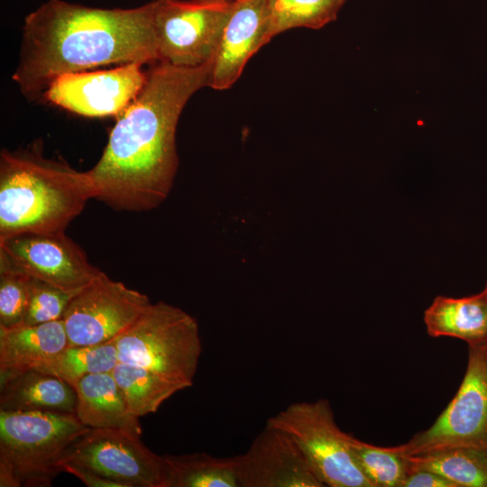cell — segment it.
Segmentation results:
<instances>
[{
    "instance_id": "obj_1",
    "label": "cell",
    "mask_w": 487,
    "mask_h": 487,
    "mask_svg": "<svg viewBox=\"0 0 487 487\" xmlns=\"http://www.w3.org/2000/svg\"><path fill=\"white\" fill-rule=\"evenodd\" d=\"M211 62L177 67L157 61L128 106L117 115L107 144L87 170L94 198L118 211L158 207L178 170L176 130L179 115L198 90L208 87Z\"/></svg>"
},
{
    "instance_id": "obj_2",
    "label": "cell",
    "mask_w": 487,
    "mask_h": 487,
    "mask_svg": "<svg viewBox=\"0 0 487 487\" xmlns=\"http://www.w3.org/2000/svg\"><path fill=\"white\" fill-rule=\"evenodd\" d=\"M157 61L153 1L123 9L48 0L24 18L13 79L34 99L63 74Z\"/></svg>"
},
{
    "instance_id": "obj_3",
    "label": "cell",
    "mask_w": 487,
    "mask_h": 487,
    "mask_svg": "<svg viewBox=\"0 0 487 487\" xmlns=\"http://www.w3.org/2000/svg\"><path fill=\"white\" fill-rule=\"evenodd\" d=\"M87 171L47 159L39 150H2L0 239L23 233L64 232L94 198Z\"/></svg>"
},
{
    "instance_id": "obj_4",
    "label": "cell",
    "mask_w": 487,
    "mask_h": 487,
    "mask_svg": "<svg viewBox=\"0 0 487 487\" xmlns=\"http://www.w3.org/2000/svg\"><path fill=\"white\" fill-rule=\"evenodd\" d=\"M89 429L71 413L0 411V486H51L66 449Z\"/></svg>"
},
{
    "instance_id": "obj_5",
    "label": "cell",
    "mask_w": 487,
    "mask_h": 487,
    "mask_svg": "<svg viewBox=\"0 0 487 487\" xmlns=\"http://www.w3.org/2000/svg\"><path fill=\"white\" fill-rule=\"evenodd\" d=\"M114 342L119 362L193 385L202 345L197 320L183 309L164 301L151 303Z\"/></svg>"
},
{
    "instance_id": "obj_6",
    "label": "cell",
    "mask_w": 487,
    "mask_h": 487,
    "mask_svg": "<svg viewBox=\"0 0 487 487\" xmlns=\"http://www.w3.org/2000/svg\"><path fill=\"white\" fill-rule=\"evenodd\" d=\"M266 425L294 440L324 486L372 487L356 464L353 436L337 426L327 400L291 403Z\"/></svg>"
},
{
    "instance_id": "obj_7",
    "label": "cell",
    "mask_w": 487,
    "mask_h": 487,
    "mask_svg": "<svg viewBox=\"0 0 487 487\" xmlns=\"http://www.w3.org/2000/svg\"><path fill=\"white\" fill-rule=\"evenodd\" d=\"M159 61L198 67L212 61L234 0H153Z\"/></svg>"
},
{
    "instance_id": "obj_8",
    "label": "cell",
    "mask_w": 487,
    "mask_h": 487,
    "mask_svg": "<svg viewBox=\"0 0 487 487\" xmlns=\"http://www.w3.org/2000/svg\"><path fill=\"white\" fill-rule=\"evenodd\" d=\"M455 446L487 450V344L468 345V362L460 387L427 429L398 446L405 455Z\"/></svg>"
},
{
    "instance_id": "obj_9",
    "label": "cell",
    "mask_w": 487,
    "mask_h": 487,
    "mask_svg": "<svg viewBox=\"0 0 487 487\" xmlns=\"http://www.w3.org/2000/svg\"><path fill=\"white\" fill-rule=\"evenodd\" d=\"M138 290L100 273L78 291L62 320L69 345L87 346L114 341L151 305Z\"/></svg>"
},
{
    "instance_id": "obj_10",
    "label": "cell",
    "mask_w": 487,
    "mask_h": 487,
    "mask_svg": "<svg viewBox=\"0 0 487 487\" xmlns=\"http://www.w3.org/2000/svg\"><path fill=\"white\" fill-rule=\"evenodd\" d=\"M0 268L67 291H79L99 273L64 232L23 233L0 239Z\"/></svg>"
},
{
    "instance_id": "obj_11",
    "label": "cell",
    "mask_w": 487,
    "mask_h": 487,
    "mask_svg": "<svg viewBox=\"0 0 487 487\" xmlns=\"http://www.w3.org/2000/svg\"><path fill=\"white\" fill-rule=\"evenodd\" d=\"M60 461L84 465L124 487L165 484L162 455L146 447L141 436L118 429L90 428L69 445Z\"/></svg>"
},
{
    "instance_id": "obj_12",
    "label": "cell",
    "mask_w": 487,
    "mask_h": 487,
    "mask_svg": "<svg viewBox=\"0 0 487 487\" xmlns=\"http://www.w3.org/2000/svg\"><path fill=\"white\" fill-rule=\"evenodd\" d=\"M142 65L133 62L111 69L63 74L50 84L43 96L51 103L81 115H119L146 81Z\"/></svg>"
},
{
    "instance_id": "obj_13",
    "label": "cell",
    "mask_w": 487,
    "mask_h": 487,
    "mask_svg": "<svg viewBox=\"0 0 487 487\" xmlns=\"http://www.w3.org/2000/svg\"><path fill=\"white\" fill-rule=\"evenodd\" d=\"M239 487H323L298 445L268 425L236 455Z\"/></svg>"
},
{
    "instance_id": "obj_14",
    "label": "cell",
    "mask_w": 487,
    "mask_h": 487,
    "mask_svg": "<svg viewBox=\"0 0 487 487\" xmlns=\"http://www.w3.org/2000/svg\"><path fill=\"white\" fill-rule=\"evenodd\" d=\"M267 0H234L230 17L211 62L208 87L225 90L241 77L248 60L270 41Z\"/></svg>"
},
{
    "instance_id": "obj_15",
    "label": "cell",
    "mask_w": 487,
    "mask_h": 487,
    "mask_svg": "<svg viewBox=\"0 0 487 487\" xmlns=\"http://www.w3.org/2000/svg\"><path fill=\"white\" fill-rule=\"evenodd\" d=\"M77 395L63 380L29 369L0 375V411L75 414Z\"/></svg>"
},
{
    "instance_id": "obj_16",
    "label": "cell",
    "mask_w": 487,
    "mask_h": 487,
    "mask_svg": "<svg viewBox=\"0 0 487 487\" xmlns=\"http://www.w3.org/2000/svg\"><path fill=\"white\" fill-rule=\"evenodd\" d=\"M75 415L90 428H110L141 436L139 418L133 416L111 372L89 374L73 386Z\"/></svg>"
},
{
    "instance_id": "obj_17",
    "label": "cell",
    "mask_w": 487,
    "mask_h": 487,
    "mask_svg": "<svg viewBox=\"0 0 487 487\" xmlns=\"http://www.w3.org/2000/svg\"><path fill=\"white\" fill-rule=\"evenodd\" d=\"M68 345L62 319L9 328L0 326V375L34 369Z\"/></svg>"
},
{
    "instance_id": "obj_18",
    "label": "cell",
    "mask_w": 487,
    "mask_h": 487,
    "mask_svg": "<svg viewBox=\"0 0 487 487\" xmlns=\"http://www.w3.org/2000/svg\"><path fill=\"white\" fill-rule=\"evenodd\" d=\"M424 323L431 337H454L468 345L487 344L484 289L462 298L436 297L424 311Z\"/></svg>"
},
{
    "instance_id": "obj_19",
    "label": "cell",
    "mask_w": 487,
    "mask_h": 487,
    "mask_svg": "<svg viewBox=\"0 0 487 487\" xmlns=\"http://www.w3.org/2000/svg\"><path fill=\"white\" fill-rule=\"evenodd\" d=\"M164 487H239L236 456L164 455Z\"/></svg>"
},
{
    "instance_id": "obj_20",
    "label": "cell",
    "mask_w": 487,
    "mask_h": 487,
    "mask_svg": "<svg viewBox=\"0 0 487 487\" xmlns=\"http://www.w3.org/2000/svg\"><path fill=\"white\" fill-rule=\"evenodd\" d=\"M407 457L409 471L436 473L455 487H487V450L455 446Z\"/></svg>"
},
{
    "instance_id": "obj_21",
    "label": "cell",
    "mask_w": 487,
    "mask_h": 487,
    "mask_svg": "<svg viewBox=\"0 0 487 487\" xmlns=\"http://www.w3.org/2000/svg\"><path fill=\"white\" fill-rule=\"evenodd\" d=\"M130 412L137 417L155 413L176 392L188 388L145 368L118 362L111 371Z\"/></svg>"
},
{
    "instance_id": "obj_22",
    "label": "cell",
    "mask_w": 487,
    "mask_h": 487,
    "mask_svg": "<svg viewBox=\"0 0 487 487\" xmlns=\"http://www.w3.org/2000/svg\"><path fill=\"white\" fill-rule=\"evenodd\" d=\"M119 362L114 341L98 345H68L34 370L54 375L72 387L89 374L111 372Z\"/></svg>"
},
{
    "instance_id": "obj_23",
    "label": "cell",
    "mask_w": 487,
    "mask_h": 487,
    "mask_svg": "<svg viewBox=\"0 0 487 487\" xmlns=\"http://www.w3.org/2000/svg\"><path fill=\"white\" fill-rule=\"evenodd\" d=\"M346 0H267L268 39L294 28L320 29L336 20Z\"/></svg>"
},
{
    "instance_id": "obj_24",
    "label": "cell",
    "mask_w": 487,
    "mask_h": 487,
    "mask_svg": "<svg viewBox=\"0 0 487 487\" xmlns=\"http://www.w3.org/2000/svg\"><path fill=\"white\" fill-rule=\"evenodd\" d=\"M352 450L357 465L372 487L403 486L409 463L398 446H377L353 436Z\"/></svg>"
},
{
    "instance_id": "obj_25",
    "label": "cell",
    "mask_w": 487,
    "mask_h": 487,
    "mask_svg": "<svg viewBox=\"0 0 487 487\" xmlns=\"http://www.w3.org/2000/svg\"><path fill=\"white\" fill-rule=\"evenodd\" d=\"M32 278L0 268V326L23 325L31 294Z\"/></svg>"
},
{
    "instance_id": "obj_26",
    "label": "cell",
    "mask_w": 487,
    "mask_h": 487,
    "mask_svg": "<svg viewBox=\"0 0 487 487\" xmlns=\"http://www.w3.org/2000/svg\"><path fill=\"white\" fill-rule=\"evenodd\" d=\"M78 292L67 291L45 281L32 279L29 304L23 325L62 319L67 307Z\"/></svg>"
},
{
    "instance_id": "obj_27",
    "label": "cell",
    "mask_w": 487,
    "mask_h": 487,
    "mask_svg": "<svg viewBox=\"0 0 487 487\" xmlns=\"http://www.w3.org/2000/svg\"><path fill=\"white\" fill-rule=\"evenodd\" d=\"M58 466L61 472L78 478L88 487H124L120 482L103 476L99 473L71 461H60Z\"/></svg>"
},
{
    "instance_id": "obj_28",
    "label": "cell",
    "mask_w": 487,
    "mask_h": 487,
    "mask_svg": "<svg viewBox=\"0 0 487 487\" xmlns=\"http://www.w3.org/2000/svg\"><path fill=\"white\" fill-rule=\"evenodd\" d=\"M402 487H455L444 476L427 470L409 471Z\"/></svg>"
},
{
    "instance_id": "obj_29",
    "label": "cell",
    "mask_w": 487,
    "mask_h": 487,
    "mask_svg": "<svg viewBox=\"0 0 487 487\" xmlns=\"http://www.w3.org/2000/svg\"><path fill=\"white\" fill-rule=\"evenodd\" d=\"M484 291L486 293V297H487V278H486V283H485V286H484Z\"/></svg>"
}]
</instances>
